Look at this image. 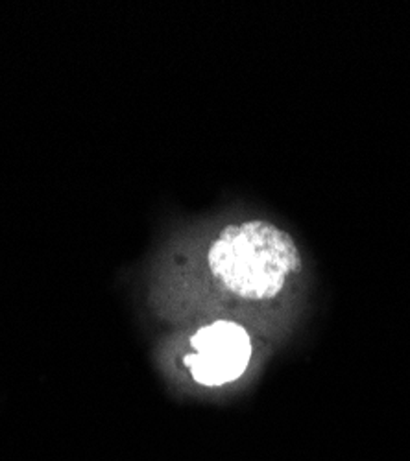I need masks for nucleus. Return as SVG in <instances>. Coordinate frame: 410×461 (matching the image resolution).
Segmentation results:
<instances>
[{
	"instance_id": "nucleus-2",
	"label": "nucleus",
	"mask_w": 410,
	"mask_h": 461,
	"mask_svg": "<svg viewBox=\"0 0 410 461\" xmlns=\"http://www.w3.org/2000/svg\"><path fill=\"white\" fill-rule=\"evenodd\" d=\"M189 345L193 353L183 357L191 378L204 388H220L239 380L250 367L253 343L250 332L228 320L198 329Z\"/></svg>"
},
{
	"instance_id": "nucleus-1",
	"label": "nucleus",
	"mask_w": 410,
	"mask_h": 461,
	"mask_svg": "<svg viewBox=\"0 0 410 461\" xmlns=\"http://www.w3.org/2000/svg\"><path fill=\"white\" fill-rule=\"evenodd\" d=\"M207 274L223 295L244 303L278 299L302 272V255L285 229L248 220L223 227L211 242Z\"/></svg>"
}]
</instances>
